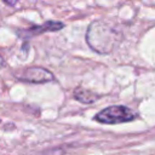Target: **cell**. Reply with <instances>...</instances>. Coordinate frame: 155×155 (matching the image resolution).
<instances>
[{"label": "cell", "instance_id": "cell-5", "mask_svg": "<svg viewBox=\"0 0 155 155\" xmlns=\"http://www.w3.org/2000/svg\"><path fill=\"white\" fill-rule=\"evenodd\" d=\"M63 27L62 23L59 22H47L45 25H40V27H35V28H31L33 33L34 34H38V33H41V31H46V30H58Z\"/></svg>", "mask_w": 155, "mask_h": 155}, {"label": "cell", "instance_id": "cell-4", "mask_svg": "<svg viewBox=\"0 0 155 155\" xmlns=\"http://www.w3.org/2000/svg\"><path fill=\"white\" fill-rule=\"evenodd\" d=\"M74 97L78 101L82 102V103H92L96 99H98V96L97 94H94L91 91L84 90V88H76L75 92H74Z\"/></svg>", "mask_w": 155, "mask_h": 155}, {"label": "cell", "instance_id": "cell-2", "mask_svg": "<svg viewBox=\"0 0 155 155\" xmlns=\"http://www.w3.org/2000/svg\"><path fill=\"white\" fill-rule=\"evenodd\" d=\"M137 117L136 113L125 105H113L97 113L94 120L104 125H116L132 121Z\"/></svg>", "mask_w": 155, "mask_h": 155}, {"label": "cell", "instance_id": "cell-3", "mask_svg": "<svg viewBox=\"0 0 155 155\" xmlns=\"http://www.w3.org/2000/svg\"><path fill=\"white\" fill-rule=\"evenodd\" d=\"M19 79L29 82H47L53 79V75L44 68H28L23 71Z\"/></svg>", "mask_w": 155, "mask_h": 155}, {"label": "cell", "instance_id": "cell-1", "mask_svg": "<svg viewBox=\"0 0 155 155\" xmlns=\"http://www.w3.org/2000/svg\"><path fill=\"white\" fill-rule=\"evenodd\" d=\"M121 33L105 21H94L88 27L86 41L88 46L99 53H108L120 42Z\"/></svg>", "mask_w": 155, "mask_h": 155}]
</instances>
